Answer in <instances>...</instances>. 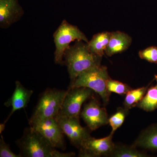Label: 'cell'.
<instances>
[{
	"label": "cell",
	"mask_w": 157,
	"mask_h": 157,
	"mask_svg": "<svg viewBox=\"0 0 157 157\" xmlns=\"http://www.w3.org/2000/svg\"><path fill=\"white\" fill-rule=\"evenodd\" d=\"M148 155L137 149L132 145L127 146L122 144H115L109 157H146Z\"/></svg>",
	"instance_id": "18"
},
{
	"label": "cell",
	"mask_w": 157,
	"mask_h": 157,
	"mask_svg": "<svg viewBox=\"0 0 157 157\" xmlns=\"http://www.w3.org/2000/svg\"><path fill=\"white\" fill-rule=\"evenodd\" d=\"M132 42V38L128 34L120 31L112 32L105 53L109 57L121 53L128 49Z\"/></svg>",
	"instance_id": "13"
},
{
	"label": "cell",
	"mask_w": 157,
	"mask_h": 157,
	"mask_svg": "<svg viewBox=\"0 0 157 157\" xmlns=\"http://www.w3.org/2000/svg\"><path fill=\"white\" fill-rule=\"evenodd\" d=\"M21 157H73L76 154L56 150L39 132L30 126L25 128L22 137L16 140Z\"/></svg>",
	"instance_id": "1"
},
{
	"label": "cell",
	"mask_w": 157,
	"mask_h": 157,
	"mask_svg": "<svg viewBox=\"0 0 157 157\" xmlns=\"http://www.w3.org/2000/svg\"><path fill=\"white\" fill-rule=\"evenodd\" d=\"M157 83L148 87L143 99L137 107L147 112H151L157 109V76H155Z\"/></svg>",
	"instance_id": "16"
},
{
	"label": "cell",
	"mask_w": 157,
	"mask_h": 157,
	"mask_svg": "<svg viewBox=\"0 0 157 157\" xmlns=\"http://www.w3.org/2000/svg\"><path fill=\"white\" fill-rule=\"evenodd\" d=\"M80 115L91 131H94L108 124L107 110L101 107L97 99L93 97L84 105Z\"/></svg>",
	"instance_id": "9"
},
{
	"label": "cell",
	"mask_w": 157,
	"mask_h": 157,
	"mask_svg": "<svg viewBox=\"0 0 157 157\" xmlns=\"http://www.w3.org/2000/svg\"><path fill=\"white\" fill-rule=\"evenodd\" d=\"M79 117H55L65 134L70 140L71 144L79 149L86 139L91 137L88 128L81 125Z\"/></svg>",
	"instance_id": "7"
},
{
	"label": "cell",
	"mask_w": 157,
	"mask_h": 157,
	"mask_svg": "<svg viewBox=\"0 0 157 157\" xmlns=\"http://www.w3.org/2000/svg\"><path fill=\"white\" fill-rule=\"evenodd\" d=\"M24 14L18 0H0V26L7 29L19 21Z\"/></svg>",
	"instance_id": "11"
},
{
	"label": "cell",
	"mask_w": 157,
	"mask_h": 157,
	"mask_svg": "<svg viewBox=\"0 0 157 157\" xmlns=\"http://www.w3.org/2000/svg\"><path fill=\"white\" fill-rule=\"evenodd\" d=\"M107 67H95L79 75L72 82L69 88H88L98 94L103 100L104 105L109 102L110 94L107 88V82L110 78Z\"/></svg>",
	"instance_id": "4"
},
{
	"label": "cell",
	"mask_w": 157,
	"mask_h": 157,
	"mask_svg": "<svg viewBox=\"0 0 157 157\" xmlns=\"http://www.w3.org/2000/svg\"><path fill=\"white\" fill-rule=\"evenodd\" d=\"M113 134L100 139L91 136L86 139L79 148L78 156L82 157L109 156L115 144L112 140Z\"/></svg>",
	"instance_id": "8"
},
{
	"label": "cell",
	"mask_w": 157,
	"mask_h": 157,
	"mask_svg": "<svg viewBox=\"0 0 157 157\" xmlns=\"http://www.w3.org/2000/svg\"><path fill=\"white\" fill-rule=\"evenodd\" d=\"M77 41L65 52L64 58L71 82L85 71L101 65V57L90 51L87 43Z\"/></svg>",
	"instance_id": "2"
},
{
	"label": "cell",
	"mask_w": 157,
	"mask_h": 157,
	"mask_svg": "<svg viewBox=\"0 0 157 157\" xmlns=\"http://www.w3.org/2000/svg\"><path fill=\"white\" fill-rule=\"evenodd\" d=\"M107 88L110 93H114L118 94L126 95L131 88L128 85L111 78L107 82Z\"/></svg>",
	"instance_id": "20"
},
{
	"label": "cell",
	"mask_w": 157,
	"mask_h": 157,
	"mask_svg": "<svg viewBox=\"0 0 157 157\" xmlns=\"http://www.w3.org/2000/svg\"><path fill=\"white\" fill-rule=\"evenodd\" d=\"M5 128H6V123H4L3 124H0V134L1 135H2V133L5 130Z\"/></svg>",
	"instance_id": "23"
},
{
	"label": "cell",
	"mask_w": 157,
	"mask_h": 157,
	"mask_svg": "<svg viewBox=\"0 0 157 157\" xmlns=\"http://www.w3.org/2000/svg\"><path fill=\"white\" fill-rule=\"evenodd\" d=\"M31 127L40 133L54 148L63 150L66 149L64 133L55 118L42 121Z\"/></svg>",
	"instance_id": "10"
},
{
	"label": "cell",
	"mask_w": 157,
	"mask_h": 157,
	"mask_svg": "<svg viewBox=\"0 0 157 157\" xmlns=\"http://www.w3.org/2000/svg\"><path fill=\"white\" fill-rule=\"evenodd\" d=\"M0 157H21L20 155L15 154L11 151L9 144L5 142L2 135L0 139Z\"/></svg>",
	"instance_id": "22"
},
{
	"label": "cell",
	"mask_w": 157,
	"mask_h": 157,
	"mask_svg": "<svg viewBox=\"0 0 157 157\" xmlns=\"http://www.w3.org/2000/svg\"><path fill=\"white\" fill-rule=\"evenodd\" d=\"M67 90L47 88L39 97L34 112L29 120L33 127L47 119L55 118L58 114Z\"/></svg>",
	"instance_id": "3"
},
{
	"label": "cell",
	"mask_w": 157,
	"mask_h": 157,
	"mask_svg": "<svg viewBox=\"0 0 157 157\" xmlns=\"http://www.w3.org/2000/svg\"><path fill=\"white\" fill-rule=\"evenodd\" d=\"M93 93L92 90L88 88H69L60 110L56 117H79L82 104L92 97Z\"/></svg>",
	"instance_id": "6"
},
{
	"label": "cell",
	"mask_w": 157,
	"mask_h": 157,
	"mask_svg": "<svg viewBox=\"0 0 157 157\" xmlns=\"http://www.w3.org/2000/svg\"><path fill=\"white\" fill-rule=\"evenodd\" d=\"M132 145L143 149L157 151V124L143 130Z\"/></svg>",
	"instance_id": "14"
},
{
	"label": "cell",
	"mask_w": 157,
	"mask_h": 157,
	"mask_svg": "<svg viewBox=\"0 0 157 157\" xmlns=\"http://www.w3.org/2000/svg\"><path fill=\"white\" fill-rule=\"evenodd\" d=\"M53 37L56 45L55 62L58 64L63 63V59L65 52L70 47L71 42L75 40L89 42L86 36L77 26L70 24L66 20L62 21L57 29Z\"/></svg>",
	"instance_id": "5"
},
{
	"label": "cell",
	"mask_w": 157,
	"mask_h": 157,
	"mask_svg": "<svg viewBox=\"0 0 157 157\" xmlns=\"http://www.w3.org/2000/svg\"><path fill=\"white\" fill-rule=\"evenodd\" d=\"M150 84L135 89H131L126 94L124 102V107L129 109L133 107H137L145 95L149 87Z\"/></svg>",
	"instance_id": "17"
},
{
	"label": "cell",
	"mask_w": 157,
	"mask_h": 157,
	"mask_svg": "<svg viewBox=\"0 0 157 157\" xmlns=\"http://www.w3.org/2000/svg\"><path fill=\"white\" fill-rule=\"evenodd\" d=\"M33 91L26 88L20 82H15V88L12 96L4 103L6 107H11V112L4 123H6L15 111L27 106Z\"/></svg>",
	"instance_id": "12"
},
{
	"label": "cell",
	"mask_w": 157,
	"mask_h": 157,
	"mask_svg": "<svg viewBox=\"0 0 157 157\" xmlns=\"http://www.w3.org/2000/svg\"><path fill=\"white\" fill-rule=\"evenodd\" d=\"M111 33L102 32L94 35L87 43L90 51L93 53L102 57L109 43Z\"/></svg>",
	"instance_id": "15"
},
{
	"label": "cell",
	"mask_w": 157,
	"mask_h": 157,
	"mask_svg": "<svg viewBox=\"0 0 157 157\" xmlns=\"http://www.w3.org/2000/svg\"><path fill=\"white\" fill-rule=\"evenodd\" d=\"M140 59L150 63H157V46H152L139 51Z\"/></svg>",
	"instance_id": "21"
},
{
	"label": "cell",
	"mask_w": 157,
	"mask_h": 157,
	"mask_svg": "<svg viewBox=\"0 0 157 157\" xmlns=\"http://www.w3.org/2000/svg\"><path fill=\"white\" fill-rule=\"evenodd\" d=\"M129 109L125 108L120 107L114 114L109 118L108 124L112 128L111 133L114 134V132L118 128L121 126L125 119L128 115Z\"/></svg>",
	"instance_id": "19"
}]
</instances>
